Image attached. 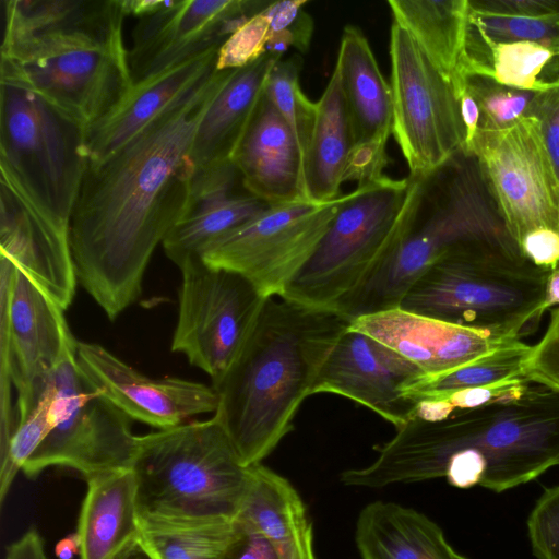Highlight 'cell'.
<instances>
[{"label":"cell","instance_id":"obj_22","mask_svg":"<svg viewBox=\"0 0 559 559\" xmlns=\"http://www.w3.org/2000/svg\"><path fill=\"white\" fill-rule=\"evenodd\" d=\"M218 50H210L133 83L121 102L87 131V163L116 152L204 83L216 70Z\"/></svg>","mask_w":559,"mask_h":559},{"label":"cell","instance_id":"obj_20","mask_svg":"<svg viewBox=\"0 0 559 559\" xmlns=\"http://www.w3.org/2000/svg\"><path fill=\"white\" fill-rule=\"evenodd\" d=\"M420 371L372 337L347 330L325 361L312 395L332 393L352 400L391 423L407 421L413 407L402 389Z\"/></svg>","mask_w":559,"mask_h":559},{"label":"cell","instance_id":"obj_9","mask_svg":"<svg viewBox=\"0 0 559 559\" xmlns=\"http://www.w3.org/2000/svg\"><path fill=\"white\" fill-rule=\"evenodd\" d=\"M0 159L70 224L87 167L86 131L33 91L0 84Z\"/></svg>","mask_w":559,"mask_h":559},{"label":"cell","instance_id":"obj_8","mask_svg":"<svg viewBox=\"0 0 559 559\" xmlns=\"http://www.w3.org/2000/svg\"><path fill=\"white\" fill-rule=\"evenodd\" d=\"M549 273L524 259L516 248L465 245L437 260L400 308L521 340L544 314Z\"/></svg>","mask_w":559,"mask_h":559},{"label":"cell","instance_id":"obj_49","mask_svg":"<svg viewBox=\"0 0 559 559\" xmlns=\"http://www.w3.org/2000/svg\"><path fill=\"white\" fill-rule=\"evenodd\" d=\"M556 306H559V266L548 275L542 310L545 312Z\"/></svg>","mask_w":559,"mask_h":559},{"label":"cell","instance_id":"obj_5","mask_svg":"<svg viewBox=\"0 0 559 559\" xmlns=\"http://www.w3.org/2000/svg\"><path fill=\"white\" fill-rule=\"evenodd\" d=\"M131 469L141 528L234 521L253 474L215 415L139 436Z\"/></svg>","mask_w":559,"mask_h":559},{"label":"cell","instance_id":"obj_36","mask_svg":"<svg viewBox=\"0 0 559 559\" xmlns=\"http://www.w3.org/2000/svg\"><path fill=\"white\" fill-rule=\"evenodd\" d=\"M52 401V388L50 379H48V383L39 400L28 415L16 421L8 447L4 451L0 452L1 504L5 500L19 471H22L27 460L53 428Z\"/></svg>","mask_w":559,"mask_h":559},{"label":"cell","instance_id":"obj_32","mask_svg":"<svg viewBox=\"0 0 559 559\" xmlns=\"http://www.w3.org/2000/svg\"><path fill=\"white\" fill-rule=\"evenodd\" d=\"M531 345L513 341L467 365L436 377H417L403 386V397L413 403L425 396L443 395L522 376Z\"/></svg>","mask_w":559,"mask_h":559},{"label":"cell","instance_id":"obj_33","mask_svg":"<svg viewBox=\"0 0 559 559\" xmlns=\"http://www.w3.org/2000/svg\"><path fill=\"white\" fill-rule=\"evenodd\" d=\"M236 531L234 521L141 528L138 545L153 559H221Z\"/></svg>","mask_w":559,"mask_h":559},{"label":"cell","instance_id":"obj_37","mask_svg":"<svg viewBox=\"0 0 559 559\" xmlns=\"http://www.w3.org/2000/svg\"><path fill=\"white\" fill-rule=\"evenodd\" d=\"M467 26L490 41H532L559 51V13L495 14L473 10L468 4Z\"/></svg>","mask_w":559,"mask_h":559},{"label":"cell","instance_id":"obj_40","mask_svg":"<svg viewBox=\"0 0 559 559\" xmlns=\"http://www.w3.org/2000/svg\"><path fill=\"white\" fill-rule=\"evenodd\" d=\"M270 20L263 10L251 16L221 46L216 70L238 69L253 63L266 53Z\"/></svg>","mask_w":559,"mask_h":559},{"label":"cell","instance_id":"obj_4","mask_svg":"<svg viewBox=\"0 0 559 559\" xmlns=\"http://www.w3.org/2000/svg\"><path fill=\"white\" fill-rule=\"evenodd\" d=\"M350 319L282 297L266 298L246 344L221 380L214 415L242 462L261 463L294 418Z\"/></svg>","mask_w":559,"mask_h":559},{"label":"cell","instance_id":"obj_26","mask_svg":"<svg viewBox=\"0 0 559 559\" xmlns=\"http://www.w3.org/2000/svg\"><path fill=\"white\" fill-rule=\"evenodd\" d=\"M355 544L361 559H468L449 544L436 522L390 501L378 500L362 508Z\"/></svg>","mask_w":559,"mask_h":559},{"label":"cell","instance_id":"obj_30","mask_svg":"<svg viewBox=\"0 0 559 559\" xmlns=\"http://www.w3.org/2000/svg\"><path fill=\"white\" fill-rule=\"evenodd\" d=\"M459 71L485 74L518 90L544 92L559 83V51L532 41H490L466 26Z\"/></svg>","mask_w":559,"mask_h":559},{"label":"cell","instance_id":"obj_18","mask_svg":"<svg viewBox=\"0 0 559 559\" xmlns=\"http://www.w3.org/2000/svg\"><path fill=\"white\" fill-rule=\"evenodd\" d=\"M78 365L91 384L131 419L158 430L215 413L213 385L175 377L150 378L96 343L76 340Z\"/></svg>","mask_w":559,"mask_h":559},{"label":"cell","instance_id":"obj_39","mask_svg":"<svg viewBox=\"0 0 559 559\" xmlns=\"http://www.w3.org/2000/svg\"><path fill=\"white\" fill-rule=\"evenodd\" d=\"M531 383L523 376H520L480 386L454 391L449 394L425 396L418 400H433L437 403L441 418L447 419L459 412L477 409L495 403L514 400L521 396Z\"/></svg>","mask_w":559,"mask_h":559},{"label":"cell","instance_id":"obj_6","mask_svg":"<svg viewBox=\"0 0 559 559\" xmlns=\"http://www.w3.org/2000/svg\"><path fill=\"white\" fill-rule=\"evenodd\" d=\"M420 179L384 176L357 186L281 297L348 318L354 302L403 241L413 219Z\"/></svg>","mask_w":559,"mask_h":559},{"label":"cell","instance_id":"obj_21","mask_svg":"<svg viewBox=\"0 0 559 559\" xmlns=\"http://www.w3.org/2000/svg\"><path fill=\"white\" fill-rule=\"evenodd\" d=\"M267 206L243 188L234 162L195 171L189 206L163 241L164 252L179 266Z\"/></svg>","mask_w":559,"mask_h":559},{"label":"cell","instance_id":"obj_35","mask_svg":"<svg viewBox=\"0 0 559 559\" xmlns=\"http://www.w3.org/2000/svg\"><path fill=\"white\" fill-rule=\"evenodd\" d=\"M300 70L301 59L297 56L278 60L269 75L264 94L288 124L305 154L316 121L317 105L301 91Z\"/></svg>","mask_w":559,"mask_h":559},{"label":"cell","instance_id":"obj_44","mask_svg":"<svg viewBox=\"0 0 559 559\" xmlns=\"http://www.w3.org/2000/svg\"><path fill=\"white\" fill-rule=\"evenodd\" d=\"M532 117L538 121L559 193V83L538 93Z\"/></svg>","mask_w":559,"mask_h":559},{"label":"cell","instance_id":"obj_27","mask_svg":"<svg viewBox=\"0 0 559 559\" xmlns=\"http://www.w3.org/2000/svg\"><path fill=\"white\" fill-rule=\"evenodd\" d=\"M264 534L274 544L280 559H317L312 524L293 485L264 466H253L247 495L236 516Z\"/></svg>","mask_w":559,"mask_h":559},{"label":"cell","instance_id":"obj_11","mask_svg":"<svg viewBox=\"0 0 559 559\" xmlns=\"http://www.w3.org/2000/svg\"><path fill=\"white\" fill-rule=\"evenodd\" d=\"M178 317L171 350L217 383L250 336L266 297L243 276L193 255L179 266Z\"/></svg>","mask_w":559,"mask_h":559},{"label":"cell","instance_id":"obj_15","mask_svg":"<svg viewBox=\"0 0 559 559\" xmlns=\"http://www.w3.org/2000/svg\"><path fill=\"white\" fill-rule=\"evenodd\" d=\"M469 155L518 247L532 230L559 229L557 181L534 117L503 130H479Z\"/></svg>","mask_w":559,"mask_h":559},{"label":"cell","instance_id":"obj_2","mask_svg":"<svg viewBox=\"0 0 559 559\" xmlns=\"http://www.w3.org/2000/svg\"><path fill=\"white\" fill-rule=\"evenodd\" d=\"M395 430L372 463L342 472L341 483L381 489L444 477L500 493L559 466V393L531 383L514 400L438 421L408 417Z\"/></svg>","mask_w":559,"mask_h":559},{"label":"cell","instance_id":"obj_7","mask_svg":"<svg viewBox=\"0 0 559 559\" xmlns=\"http://www.w3.org/2000/svg\"><path fill=\"white\" fill-rule=\"evenodd\" d=\"M480 242L519 249L475 157L459 152L421 176L413 219L403 241L354 302L348 318L400 307L412 286L443 254Z\"/></svg>","mask_w":559,"mask_h":559},{"label":"cell","instance_id":"obj_17","mask_svg":"<svg viewBox=\"0 0 559 559\" xmlns=\"http://www.w3.org/2000/svg\"><path fill=\"white\" fill-rule=\"evenodd\" d=\"M0 258L26 272L63 310L78 284L70 224L58 217L0 159Z\"/></svg>","mask_w":559,"mask_h":559},{"label":"cell","instance_id":"obj_3","mask_svg":"<svg viewBox=\"0 0 559 559\" xmlns=\"http://www.w3.org/2000/svg\"><path fill=\"white\" fill-rule=\"evenodd\" d=\"M0 82L27 88L86 131L133 82L122 0H4Z\"/></svg>","mask_w":559,"mask_h":559},{"label":"cell","instance_id":"obj_48","mask_svg":"<svg viewBox=\"0 0 559 559\" xmlns=\"http://www.w3.org/2000/svg\"><path fill=\"white\" fill-rule=\"evenodd\" d=\"M4 559H48L40 534L35 528L26 531L7 548Z\"/></svg>","mask_w":559,"mask_h":559},{"label":"cell","instance_id":"obj_12","mask_svg":"<svg viewBox=\"0 0 559 559\" xmlns=\"http://www.w3.org/2000/svg\"><path fill=\"white\" fill-rule=\"evenodd\" d=\"M392 134L411 176H426L456 153L465 141L453 84L416 39L399 23L390 32Z\"/></svg>","mask_w":559,"mask_h":559},{"label":"cell","instance_id":"obj_16","mask_svg":"<svg viewBox=\"0 0 559 559\" xmlns=\"http://www.w3.org/2000/svg\"><path fill=\"white\" fill-rule=\"evenodd\" d=\"M270 3L246 0L158 1L138 17L129 66L132 82L176 67L213 49Z\"/></svg>","mask_w":559,"mask_h":559},{"label":"cell","instance_id":"obj_51","mask_svg":"<svg viewBox=\"0 0 559 559\" xmlns=\"http://www.w3.org/2000/svg\"><path fill=\"white\" fill-rule=\"evenodd\" d=\"M120 559H153L141 546L136 545Z\"/></svg>","mask_w":559,"mask_h":559},{"label":"cell","instance_id":"obj_47","mask_svg":"<svg viewBox=\"0 0 559 559\" xmlns=\"http://www.w3.org/2000/svg\"><path fill=\"white\" fill-rule=\"evenodd\" d=\"M480 12L510 15H550L559 13V0H468Z\"/></svg>","mask_w":559,"mask_h":559},{"label":"cell","instance_id":"obj_34","mask_svg":"<svg viewBox=\"0 0 559 559\" xmlns=\"http://www.w3.org/2000/svg\"><path fill=\"white\" fill-rule=\"evenodd\" d=\"M457 76L463 78L477 102L480 111L479 130H503L524 117H532L539 92L509 87L476 72L459 71Z\"/></svg>","mask_w":559,"mask_h":559},{"label":"cell","instance_id":"obj_38","mask_svg":"<svg viewBox=\"0 0 559 559\" xmlns=\"http://www.w3.org/2000/svg\"><path fill=\"white\" fill-rule=\"evenodd\" d=\"M306 0H285L270 3L263 13L270 20V39L266 53L282 59L283 53L295 47L305 52L311 41L313 21L305 11Z\"/></svg>","mask_w":559,"mask_h":559},{"label":"cell","instance_id":"obj_10","mask_svg":"<svg viewBox=\"0 0 559 559\" xmlns=\"http://www.w3.org/2000/svg\"><path fill=\"white\" fill-rule=\"evenodd\" d=\"M75 345L76 340L49 377L53 428L22 468L29 478L50 466L73 468L85 479L132 466L139 436L131 430V418L85 378Z\"/></svg>","mask_w":559,"mask_h":559},{"label":"cell","instance_id":"obj_13","mask_svg":"<svg viewBox=\"0 0 559 559\" xmlns=\"http://www.w3.org/2000/svg\"><path fill=\"white\" fill-rule=\"evenodd\" d=\"M347 197L323 203L305 200L269 205L214 241L200 257L211 266L243 276L264 297H281L313 254Z\"/></svg>","mask_w":559,"mask_h":559},{"label":"cell","instance_id":"obj_25","mask_svg":"<svg viewBox=\"0 0 559 559\" xmlns=\"http://www.w3.org/2000/svg\"><path fill=\"white\" fill-rule=\"evenodd\" d=\"M76 533L80 559H120L138 545L141 523L131 468L86 478Z\"/></svg>","mask_w":559,"mask_h":559},{"label":"cell","instance_id":"obj_29","mask_svg":"<svg viewBox=\"0 0 559 559\" xmlns=\"http://www.w3.org/2000/svg\"><path fill=\"white\" fill-rule=\"evenodd\" d=\"M316 105V121L305 153V190L309 201L323 203L342 195L344 170L355 145L336 68Z\"/></svg>","mask_w":559,"mask_h":559},{"label":"cell","instance_id":"obj_50","mask_svg":"<svg viewBox=\"0 0 559 559\" xmlns=\"http://www.w3.org/2000/svg\"><path fill=\"white\" fill-rule=\"evenodd\" d=\"M81 543L78 533L70 534L61 538L56 547L55 554L58 559H73L76 554H80Z\"/></svg>","mask_w":559,"mask_h":559},{"label":"cell","instance_id":"obj_43","mask_svg":"<svg viewBox=\"0 0 559 559\" xmlns=\"http://www.w3.org/2000/svg\"><path fill=\"white\" fill-rule=\"evenodd\" d=\"M386 143L376 140L355 144L347 158L343 182L355 180L364 186L382 179L388 164Z\"/></svg>","mask_w":559,"mask_h":559},{"label":"cell","instance_id":"obj_23","mask_svg":"<svg viewBox=\"0 0 559 559\" xmlns=\"http://www.w3.org/2000/svg\"><path fill=\"white\" fill-rule=\"evenodd\" d=\"M243 188L269 205L308 200L305 154L288 124L263 95L233 159Z\"/></svg>","mask_w":559,"mask_h":559},{"label":"cell","instance_id":"obj_28","mask_svg":"<svg viewBox=\"0 0 559 559\" xmlns=\"http://www.w3.org/2000/svg\"><path fill=\"white\" fill-rule=\"evenodd\" d=\"M335 68L340 73L355 144L388 141L393 127L392 88L358 27L347 25L344 28Z\"/></svg>","mask_w":559,"mask_h":559},{"label":"cell","instance_id":"obj_46","mask_svg":"<svg viewBox=\"0 0 559 559\" xmlns=\"http://www.w3.org/2000/svg\"><path fill=\"white\" fill-rule=\"evenodd\" d=\"M524 259L533 265L552 271L559 266V229L537 228L519 245Z\"/></svg>","mask_w":559,"mask_h":559},{"label":"cell","instance_id":"obj_45","mask_svg":"<svg viewBox=\"0 0 559 559\" xmlns=\"http://www.w3.org/2000/svg\"><path fill=\"white\" fill-rule=\"evenodd\" d=\"M235 523V534L221 559H280L270 538L242 522Z\"/></svg>","mask_w":559,"mask_h":559},{"label":"cell","instance_id":"obj_31","mask_svg":"<svg viewBox=\"0 0 559 559\" xmlns=\"http://www.w3.org/2000/svg\"><path fill=\"white\" fill-rule=\"evenodd\" d=\"M388 5L394 22L453 84L464 52L468 0H389Z\"/></svg>","mask_w":559,"mask_h":559},{"label":"cell","instance_id":"obj_42","mask_svg":"<svg viewBox=\"0 0 559 559\" xmlns=\"http://www.w3.org/2000/svg\"><path fill=\"white\" fill-rule=\"evenodd\" d=\"M522 376L532 383L559 393V307L551 311L540 341L531 346Z\"/></svg>","mask_w":559,"mask_h":559},{"label":"cell","instance_id":"obj_14","mask_svg":"<svg viewBox=\"0 0 559 559\" xmlns=\"http://www.w3.org/2000/svg\"><path fill=\"white\" fill-rule=\"evenodd\" d=\"M1 385L17 392L16 421L33 409L75 342L64 310L23 270L0 258Z\"/></svg>","mask_w":559,"mask_h":559},{"label":"cell","instance_id":"obj_1","mask_svg":"<svg viewBox=\"0 0 559 559\" xmlns=\"http://www.w3.org/2000/svg\"><path fill=\"white\" fill-rule=\"evenodd\" d=\"M233 69L215 72L104 159L87 163L70 218L78 283L116 320L142 293L156 247L186 213L200 121Z\"/></svg>","mask_w":559,"mask_h":559},{"label":"cell","instance_id":"obj_41","mask_svg":"<svg viewBox=\"0 0 559 559\" xmlns=\"http://www.w3.org/2000/svg\"><path fill=\"white\" fill-rule=\"evenodd\" d=\"M526 530L536 559H559V485L546 488L535 501Z\"/></svg>","mask_w":559,"mask_h":559},{"label":"cell","instance_id":"obj_19","mask_svg":"<svg viewBox=\"0 0 559 559\" xmlns=\"http://www.w3.org/2000/svg\"><path fill=\"white\" fill-rule=\"evenodd\" d=\"M348 329L399 354L420 371L419 377L447 373L518 341L400 307L356 317Z\"/></svg>","mask_w":559,"mask_h":559},{"label":"cell","instance_id":"obj_24","mask_svg":"<svg viewBox=\"0 0 559 559\" xmlns=\"http://www.w3.org/2000/svg\"><path fill=\"white\" fill-rule=\"evenodd\" d=\"M278 60L265 53L231 70L198 126L190 151L195 171L233 162Z\"/></svg>","mask_w":559,"mask_h":559}]
</instances>
